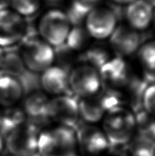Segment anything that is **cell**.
I'll return each mask as SVG.
<instances>
[{
	"label": "cell",
	"mask_w": 155,
	"mask_h": 156,
	"mask_svg": "<svg viewBox=\"0 0 155 156\" xmlns=\"http://www.w3.org/2000/svg\"><path fill=\"white\" fill-rule=\"evenodd\" d=\"M24 89L17 76L0 71V108L17 106L24 98Z\"/></svg>",
	"instance_id": "17"
},
{
	"label": "cell",
	"mask_w": 155,
	"mask_h": 156,
	"mask_svg": "<svg viewBox=\"0 0 155 156\" xmlns=\"http://www.w3.org/2000/svg\"><path fill=\"white\" fill-rule=\"evenodd\" d=\"M108 42L113 56L127 59L138 53L142 41L140 32L127 24H119L108 39Z\"/></svg>",
	"instance_id": "13"
},
{
	"label": "cell",
	"mask_w": 155,
	"mask_h": 156,
	"mask_svg": "<svg viewBox=\"0 0 155 156\" xmlns=\"http://www.w3.org/2000/svg\"><path fill=\"white\" fill-rule=\"evenodd\" d=\"M11 156H14V155H11Z\"/></svg>",
	"instance_id": "35"
},
{
	"label": "cell",
	"mask_w": 155,
	"mask_h": 156,
	"mask_svg": "<svg viewBox=\"0 0 155 156\" xmlns=\"http://www.w3.org/2000/svg\"><path fill=\"white\" fill-rule=\"evenodd\" d=\"M28 34V24L24 17L10 8L0 10V47L10 48L20 44Z\"/></svg>",
	"instance_id": "10"
},
{
	"label": "cell",
	"mask_w": 155,
	"mask_h": 156,
	"mask_svg": "<svg viewBox=\"0 0 155 156\" xmlns=\"http://www.w3.org/2000/svg\"><path fill=\"white\" fill-rule=\"evenodd\" d=\"M20 44L19 54L27 71L40 75L55 63V48L38 34H28Z\"/></svg>",
	"instance_id": "3"
},
{
	"label": "cell",
	"mask_w": 155,
	"mask_h": 156,
	"mask_svg": "<svg viewBox=\"0 0 155 156\" xmlns=\"http://www.w3.org/2000/svg\"><path fill=\"white\" fill-rule=\"evenodd\" d=\"M83 24L93 41H108L119 24L118 16L112 9L100 5L86 15Z\"/></svg>",
	"instance_id": "8"
},
{
	"label": "cell",
	"mask_w": 155,
	"mask_h": 156,
	"mask_svg": "<svg viewBox=\"0 0 155 156\" xmlns=\"http://www.w3.org/2000/svg\"><path fill=\"white\" fill-rule=\"evenodd\" d=\"M39 83L47 95L55 97L69 94V71L53 64L39 75Z\"/></svg>",
	"instance_id": "15"
},
{
	"label": "cell",
	"mask_w": 155,
	"mask_h": 156,
	"mask_svg": "<svg viewBox=\"0 0 155 156\" xmlns=\"http://www.w3.org/2000/svg\"><path fill=\"white\" fill-rule=\"evenodd\" d=\"M103 156H128L125 150L124 146L122 147H112L110 146L109 149L102 155Z\"/></svg>",
	"instance_id": "28"
},
{
	"label": "cell",
	"mask_w": 155,
	"mask_h": 156,
	"mask_svg": "<svg viewBox=\"0 0 155 156\" xmlns=\"http://www.w3.org/2000/svg\"><path fill=\"white\" fill-rule=\"evenodd\" d=\"M72 25L66 11L59 8H50L40 18L38 35L56 48L65 44Z\"/></svg>",
	"instance_id": "5"
},
{
	"label": "cell",
	"mask_w": 155,
	"mask_h": 156,
	"mask_svg": "<svg viewBox=\"0 0 155 156\" xmlns=\"http://www.w3.org/2000/svg\"><path fill=\"white\" fill-rule=\"evenodd\" d=\"M109 1L119 6H126L130 3L135 2V0H109Z\"/></svg>",
	"instance_id": "29"
},
{
	"label": "cell",
	"mask_w": 155,
	"mask_h": 156,
	"mask_svg": "<svg viewBox=\"0 0 155 156\" xmlns=\"http://www.w3.org/2000/svg\"><path fill=\"white\" fill-rule=\"evenodd\" d=\"M77 156H78V155H77Z\"/></svg>",
	"instance_id": "36"
},
{
	"label": "cell",
	"mask_w": 155,
	"mask_h": 156,
	"mask_svg": "<svg viewBox=\"0 0 155 156\" xmlns=\"http://www.w3.org/2000/svg\"><path fill=\"white\" fill-rule=\"evenodd\" d=\"M152 24H153L155 27V9L153 10V20H152Z\"/></svg>",
	"instance_id": "33"
},
{
	"label": "cell",
	"mask_w": 155,
	"mask_h": 156,
	"mask_svg": "<svg viewBox=\"0 0 155 156\" xmlns=\"http://www.w3.org/2000/svg\"><path fill=\"white\" fill-rule=\"evenodd\" d=\"M138 57L143 69V78L148 84L155 83V41L141 44Z\"/></svg>",
	"instance_id": "20"
},
{
	"label": "cell",
	"mask_w": 155,
	"mask_h": 156,
	"mask_svg": "<svg viewBox=\"0 0 155 156\" xmlns=\"http://www.w3.org/2000/svg\"><path fill=\"white\" fill-rule=\"evenodd\" d=\"M43 5V0H10L9 8L27 18L38 13Z\"/></svg>",
	"instance_id": "25"
},
{
	"label": "cell",
	"mask_w": 155,
	"mask_h": 156,
	"mask_svg": "<svg viewBox=\"0 0 155 156\" xmlns=\"http://www.w3.org/2000/svg\"><path fill=\"white\" fill-rule=\"evenodd\" d=\"M70 91L78 98L89 97L102 88L100 72L85 63H77L69 70Z\"/></svg>",
	"instance_id": "7"
},
{
	"label": "cell",
	"mask_w": 155,
	"mask_h": 156,
	"mask_svg": "<svg viewBox=\"0 0 155 156\" xmlns=\"http://www.w3.org/2000/svg\"><path fill=\"white\" fill-rule=\"evenodd\" d=\"M102 0H68V13L72 24H80L91 11L100 5Z\"/></svg>",
	"instance_id": "22"
},
{
	"label": "cell",
	"mask_w": 155,
	"mask_h": 156,
	"mask_svg": "<svg viewBox=\"0 0 155 156\" xmlns=\"http://www.w3.org/2000/svg\"><path fill=\"white\" fill-rule=\"evenodd\" d=\"M75 133L78 149L84 155H102L110 147L102 128L96 124L84 123L78 125Z\"/></svg>",
	"instance_id": "12"
},
{
	"label": "cell",
	"mask_w": 155,
	"mask_h": 156,
	"mask_svg": "<svg viewBox=\"0 0 155 156\" xmlns=\"http://www.w3.org/2000/svg\"><path fill=\"white\" fill-rule=\"evenodd\" d=\"M0 71L5 72L9 74L13 75L20 78L27 70L24 67L19 52H8L5 51V57L3 60L2 67Z\"/></svg>",
	"instance_id": "26"
},
{
	"label": "cell",
	"mask_w": 155,
	"mask_h": 156,
	"mask_svg": "<svg viewBox=\"0 0 155 156\" xmlns=\"http://www.w3.org/2000/svg\"><path fill=\"white\" fill-rule=\"evenodd\" d=\"M102 88L122 92L134 76L126 59L113 56L99 70Z\"/></svg>",
	"instance_id": "11"
},
{
	"label": "cell",
	"mask_w": 155,
	"mask_h": 156,
	"mask_svg": "<svg viewBox=\"0 0 155 156\" xmlns=\"http://www.w3.org/2000/svg\"><path fill=\"white\" fill-rule=\"evenodd\" d=\"M142 108L146 112L155 117V83L149 84L142 98Z\"/></svg>",
	"instance_id": "27"
},
{
	"label": "cell",
	"mask_w": 155,
	"mask_h": 156,
	"mask_svg": "<svg viewBox=\"0 0 155 156\" xmlns=\"http://www.w3.org/2000/svg\"><path fill=\"white\" fill-rule=\"evenodd\" d=\"M4 57H5V50L0 47V70L2 69V67Z\"/></svg>",
	"instance_id": "31"
},
{
	"label": "cell",
	"mask_w": 155,
	"mask_h": 156,
	"mask_svg": "<svg viewBox=\"0 0 155 156\" xmlns=\"http://www.w3.org/2000/svg\"><path fill=\"white\" fill-rule=\"evenodd\" d=\"M113 56L109 45L104 44V41H94L88 48L78 55V63H85L100 69Z\"/></svg>",
	"instance_id": "18"
},
{
	"label": "cell",
	"mask_w": 155,
	"mask_h": 156,
	"mask_svg": "<svg viewBox=\"0 0 155 156\" xmlns=\"http://www.w3.org/2000/svg\"><path fill=\"white\" fill-rule=\"evenodd\" d=\"M49 118L56 125L75 129L81 120L78 98L70 94L50 98Z\"/></svg>",
	"instance_id": "9"
},
{
	"label": "cell",
	"mask_w": 155,
	"mask_h": 156,
	"mask_svg": "<svg viewBox=\"0 0 155 156\" xmlns=\"http://www.w3.org/2000/svg\"><path fill=\"white\" fill-rule=\"evenodd\" d=\"M124 148L128 156H155V142L138 133Z\"/></svg>",
	"instance_id": "23"
},
{
	"label": "cell",
	"mask_w": 155,
	"mask_h": 156,
	"mask_svg": "<svg viewBox=\"0 0 155 156\" xmlns=\"http://www.w3.org/2000/svg\"><path fill=\"white\" fill-rule=\"evenodd\" d=\"M39 128L27 120L5 137V148L14 156H33L38 152Z\"/></svg>",
	"instance_id": "6"
},
{
	"label": "cell",
	"mask_w": 155,
	"mask_h": 156,
	"mask_svg": "<svg viewBox=\"0 0 155 156\" xmlns=\"http://www.w3.org/2000/svg\"><path fill=\"white\" fill-rule=\"evenodd\" d=\"M125 7L126 24L134 30L144 31L152 24L154 9L149 0H135Z\"/></svg>",
	"instance_id": "16"
},
{
	"label": "cell",
	"mask_w": 155,
	"mask_h": 156,
	"mask_svg": "<svg viewBox=\"0 0 155 156\" xmlns=\"http://www.w3.org/2000/svg\"><path fill=\"white\" fill-rule=\"evenodd\" d=\"M78 105L81 120L92 124L102 121L110 110L126 106L121 92L105 88H102L98 92L89 97L78 98Z\"/></svg>",
	"instance_id": "4"
},
{
	"label": "cell",
	"mask_w": 155,
	"mask_h": 156,
	"mask_svg": "<svg viewBox=\"0 0 155 156\" xmlns=\"http://www.w3.org/2000/svg\"><path fill=\"white\" fill-rule=\"evenodd\" d=\"M1 113H2V108H0V117H1Z\"/></svg>",
	"instance_id": "34"
},
{
	"label": "cell",
	"mask_w": 155,
	"mask_h": 156,
	"mask_svg": "<svg viewBox=\"0 0 155 156\" xmlns=\"http://www.w3.org/2000/svg\"><path fill=\"white\" fill-rule=\"evenodd\" d=\"M101 123L102 129L112 147L126 146L137 133L135 112L126 106L110 110Z\"/></svg>",
	"instance_id": "1"
},
{
	"label": "cell",
	"mask_w": 155,
	"mask_h": 156,
	"mask_svg": "<svg viewBox=\"0 0 155 156\" xmlns=\"http://www.w3.org/2000/svg\"><path fill=\"white\" fill-rule=\"evenodd\" d=\"M93 40L88 34L83 24H74L70 30L64 44L78 55L83 52L92 43Z\"/></svg>",
	"instance_id": "21"
},
{
	"label": "cell",
	"mask_w": 155,
	"mask_h": 156,
	"mask_svg": "<svg viewBox=\"0 0 155 156\" xmlns=\"http://www.w3.org/2000/svg\"><path fill=\"white\" fill-rule=\"evenodd\" d=\"M5 148V139L0 134V154L2 152L3 149Z\"/></svg>",
	"instance_id": "32"
},
{
	"label": "cell",
	"mask_w": 155,
	"mask_h": 156,
	"mask_svg": "<svg viewBox=\"0 0 155 156\" xmlns=\"http://www.w3.org/2000/svg\"><path fill=\"white\" fill-rule=\"evenodd\" d=\"M10 0H0V10L9 8Z\"/></svg>",
	"instance_id": "30"
},
{
	"label": "cell",
	"mask_w": 155,
	"mask_h": 156,
	"mask_svg": "<svg viewBox=\"0 0 155 156\" xmlns=\"http://www.w3.org/2000/svg\"><path fill=\"white\" fill-rule=\"evenodd\" d=\"M27 121L24 111L20 106L2 108L0 117V134L5 137L10 133Z\"/></svg>",
	"instance_id": "19"
},
{
	"label": "cell",
	"mask_w": 155,
	"mask_h": 156,
	"mask_svg": "<svg viewBox=\"0 0 155 156\" xmlns=\"http://www.w3.org/2000/svg\"><path fill=\"white\" fill-rule=\"evenodd\" d=\"M75 129L56 125L40 133L38 153L40 156H77Z\"/></svg>",
	"instance_id": "2"
},
{
	"label": "cell",
	"mask_w": 155,
	"mask_h": 156,
	"mask_svg": "<svg viewBox=\"0 0 155 156\" xmlns=\"http://www.w3.org/2000/svg\"><path fill=\"white\" fill-rule=\"evenodd\" d=\"M50 98L42 90L31 91L23 98L21 109L27 120L38 128L50 122L49 118V104Z\"/></svg>",
	"instance_id": "14"
},
{
	"label": "cell",
	"mask_w": 155,
	"mask_h": 156,
	"mask_svg": "<svg viewBox=\"0 0 155 156\" xmlns=\"http://www.w3.org/2000/svg\"><path fill=\"white\" fill-rule=\"evenodd\" d=\"M137 133L155 142V117L146 112L143 108L135 112Z\"/></svg>",
	"instance_id": "24"
}]
</instances>
